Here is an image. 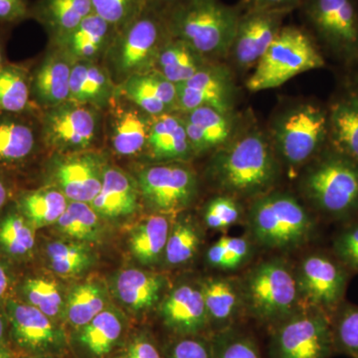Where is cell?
<instances>
[{
  "mask_svg": "<svg viewBox=\"0 0 358 358\" xmlns=\"http://www.w3.org/2000/svg\"><path fill=\"white\" fill-rule=\"evenodd\" d=\"M207 63L208 61L192 47L171 36L159 52L155 71L178 86L196 74Z\"/></svg>",
  "mask_w": 358,
  "mask_h": 358,
  "instance_id": "d6a6232c",
  "label": "cell"
},
{
  "mask_svg": "<svg viewBox=\"0 0 358 358\" xmlns=\"http://www.w3.org/2000/svg\"><path fill=\"white\" fill-rule=\"evenodd\" d=\"M236 95V85L229 66L209 62L187 81L178 85L176 113L185 114L201 107L233 113Z\"/></svg>",
  "mask_w": 358,
  "mask_h": 358,
  "instance_id": "2e32d148",
  "label": "cell"
},
{
  "mask_svg": "<svg viewBox=\"0 0 358 358\" xmlns=\"http://www.w3.org/2000/svg\"><path fill=\"white\" fill-rule=\"evenodd\" d=\"M279 169L271 138L252 127L238 131L227 145L216 150L210 176L222 194L256 199L270 192L279 178Z\"/></svg>",
  "mask_w": 358,
  "mask_h": 358,
  "instance_id": "6da1fadb",
  "label": "cell"
},
{
  "mask_svg": "<svg viewBox=\"0 0 358 358\" xmlns=\"http://www.w3.org/2000/svg\"><path fill=\"white\" fill-rule=\"evenodd\" d=\"M72 66L62 52L49 45L44 57L31 70L32 100L40 110L69 101Z\"/></svg>",
  "mask_w": 358,
  "mask_h": 358,
  "instance_id": "7402d4cb",
  "label": "cell"
},
{
  "mask_svg": "<svg viewBox=\"0 0 358 358\" xmlns=\"http://www.w3.org/2000/svg\"><path fill=\"white\" fill-rule=\"evenodd\" d=\"M124 333V324L117 313L103 310L86 326L78 329L77 343L94 358L110 355Z\"/></svg>",
  "mask_w": 358,
  "mask_h": 358,
  "instance_id": "1f68e13d",
  "label": "cell"
},
{
  "mask_svg": "<svg viewBox=\"0 0 358 358\" xmlns=\"http://www.w3.org/2000/svg\"><path fill=\"white\" fill-rule=\"evenodd\" d=\"M250 232L268 249H294L312 239L317 224L310 211L286 192H267L256 197L248 213Z\"/></svg>",
  "mask_w": 358,
  "mask_h": 358,
  "instance_id": "277c9868",
  "label": "cell"
},
{
  "mask_svg": "<svg viewBox=\"0 0 358 358\" xmlns=\"http://www.w3.org/2000/svg\"><path fill=\"white\" fill-rule=\"evenodd\" d=\"M0 112L39 114L31 95V69L23 64L7 63L0 70Z\"/></svg>",
  "mask_w": 358,
  "mask_h": 358,
  "instance_id": "4dcf8cb0",
  "label": "cell"
},
{
  "mask_svg": "<svg viewBox=\"0 0 358 358\" xmlns=\"http://www.w3.org/2000/svg\"><path fill=\"white\" fill-rule=\"evenodd\" d=\"M38 115L0 112V167L8 171L20 169L38 152Z\"/></svg>",
  "mask_w": 358,
  "mask_h": 358,
  "instance_id": "d6986e66",
  "label": "cell"
},
{
  "mask_svg": "<svg viewBox=\"0 0 358 358\" xmlns=\"http://www.w3.org/2000/svg\"><path fill=\"white\" fill-rule=\"evenodd\" d=\"M103 289L94 282H86L77 286L70 294L66 315L70 324L80 329L103 312Z\"/></svg>",
  "mask_w": 358,
  "mask_h": 358,
  "instance_id": "74e56055",
  "label": "cell"
},
{
  "mask_svg": "<svg viewBox=\"0 0 358 358\" xmlns=\"http://www.w3.org/2000/svg\"><path fill=\"white\" fill-rule=\"evenodd\" d=\"M193 155H203L227 145L239 131L234 113H223L209 107L197 108L181 114Z\"/></svg>",
  "mask_w": 358,
  "mask_h": 358,
  "instance_id": "44dd1931",
  "label": "cell"
},
{
  "mask_svg": "<svg viewBox=\"0 0 358 358\" xmlns=\"http://www.w3.org/2000/svg\"><path fill=\"white\" fill-rule=\"evenodd\" d=\"M164 288L160 275L150 274L138 268L124 271L115 281V289L122 303L136 310L150 308L159 300Z\"/></svg>",
  "mask_w": 358,
  "mask_h": 358,
  "instance_id": "e575fe53",
  "label": "cell"
},
{
  "mask_svg": "<svg viewBox=\"0 0 358 358\" xmlns=\"http://www.w3.org/2000/svg\"><path fill=\"white\" fill-rule=\"evenodd\" d=\"M13 286V278L6 264L0 260V301H6L7 296Z\"/></svg>",
  "mask_w": 358,
  "mask_h": 358,
  "instance_id": "11a10c76",
  "label": "cell"
},
{
  "mask_svg": "<svg viewBox=\"0 0 358 358\" xmlns=\"http://www.w3.org/2000/svg\"><path fill=\"white\" fill-rule=\"evenodd\" d=\"M141 196L157 211L180 210L194 199L196 176L182 162H160L143 169L138 174Z\"/></svg>",
  "mask_w": 358,
  "mask_h": 358,
  "instance_id": "5bb4252c",
  "label": "cell"
},
{
  "mask_svg": "<svg viewBox=\"0 0 358 358\" xmlns=\"http://www.w3.org/2000/svg\"><path fill=\"white\" fill-rule=\"evenodd\" d=\"M301 190L322 218L345 223L358 218V164L327 147L305 166Z\"/></svg>",
  "mask_w": 358,
  "mask_h": 358,
  "instance_id": "3957f363",
  "label": "cell"
},
{
  "mask_svg": "<svg viewBox=\"0 0 358 358\" xmlns=\"http://www.w3.org/2000/svg\"><path fill=\"white\" fill-rule=\"evenodd\" d=\"M211 341L199 336H183L169 350L167 358H211Z\"/></svg>",
  "mask_w": 358,
  "mask_h": 358,
  "instance_id": "c3c4849f",
  "label": "cell"
},
{
  "mask_svg": "<svg viewBox=\"0 0 358 358\" xmlns=\"http://www.w3.org/2000/svg\"><path fill=\"white\" fill-rule=\"evenodd\" d=\"M319 44L307 28L282 26L246 81L252 93L275 89L310 71L326 67Z\"/></svg>",
  "mask_w": 358,
  "mask_h": 358,
  "instance_id": "5b68a950",
  "label": "cell"
},
{
  "mask_svg": "<svg viewBox=\"0 0 358 358\" xmlns=\"http://www.w3.org/2000/svg\"><path fill=\"white\" fill-rule=\"evenodd\" d=\"M225 253L224 270H233L240 267L251 253V245L242 237L223 236L219 239Z\"/></svg>",
  "mask_w": 358,
  "mask_h": 358,
  "instance_id": "681fc988",
  "label": "cell"
},
{
  "mask_svg": "<svg viewBox=\"0 0 358 358\" xmlns=\"http://www.w3.org/2000/svg\"><path fill=\"white\" fill-rule=\"evenodd\" d=\"M60 230L78 240H95L99 232V215L90 203L69 201L57 221Z\"/></svg>",
  "mask_w": 358,
  "mask_h": 358,
  "instance_id": "60d3db41",
  "label": "cell"
},
{
  "mask_svg": "<svg viewBox=\"0 0 358 358\" xmlns=\"http://www.w3.org/2000/svg\"><path fill=\"white\" fill-rule=\"evenodd\" d=\"M208 315L209 327L214 333L233 327L243 307L241 289L227 278H211L201 286Z\"/></svg>",
  "mask_w": 358,
  "mask_h": 358,
  "instance_id": "f546056e",
  "label": "cell"
},
{
  "mask_svg": "<svg viewBox=\"0 0 358 358\" xmlns=\"http://www.w3.org/2000/svg\"><path fill=\"white\" fill-rule=\"evenodd\" d=\"M121 358H164L150 339L140 336L129 343Z\"/></svg>",
  "mask_w": 358,
  "mask_h": 358,
  "instance_id": "f5cc1de1",
  "label": "cell"
},
{
  "mask_svg": "<svg viewBox=\"0 0 358 358\" xmlns=\"http://www.w3.org/2000/svg\"><path fill=\"white\" fill-rule=\"evenodd\" d=\"M199 233L190 224L180 222L169 232L164 254L167 263L180 265L189 261L199 248Z\"/></svg>",
  "mask_w": 358,
  "mask_h": 358,
  "instance_id": "f6af8a7d",
  "label": "cell"
},
{
  "mask_svg": "<svg viewBox=\"0 0 358 358\" xmlns=\"http://www.w3.org/2000/svg\"><path fill=\"white\" fill-rule=\"evenodd\" d=\"M211 341V358H262L256 338L231 327L214 333Z\"/></svg>",
  "mask_w": 358,
  "mask_h": 358,
  "instance_id": "ab89813d",
  "label": "cell"
},
{
  "mask_svg": "<svg viewBox=\"0 0 358 358\" xmlns=\"http://www.w3.org/2000/svg\"><path fill=\"white\" fill-rule=\"evenodd\" d=\"M303 0H241L238 6L242 11L250 10H289L300 7Z\"/></svg>",
  "mask_w": 358,
  "mask_h": 358,
  "instance_id": "816d5d0a",
  "label": "cell"
},
{
  "mask_svg": "<svg viewBox=\"0 0 358 358\" xmlns=\"http://www.w3.org/2000/svg\"><path fill=\"white\" fill-rule=\"evenodd\" d=\"M291 13L289 10L242 11L227 57L232 65L242 72L253 70Z\"/></svg>",
  "mask_w": 358,
  "mask_h": 358,
  "instance_id": "9a60e30c",
  "label": "cell"
},
{
  "mask_svg": "<svg viewBox=\"0 0 358 358\" xmlns=\"http://www.w3.org/2000/svg\"><path fill=\"white\" fill-rule=\"evenodd\" d=\"M240 289L244 308L262 324L275 326L298 310L296 274L281 259L264 261L252 268Z\"/></svg>",
  "mask_w": 358,
  "mask_h": 358,
  "instance_id": "9c48e42d",
  "label": "cell"
},
{
  "mask_svg": "<svg viewBox=\"0 0 358 358\" xmlns=\"http://www.w3.org/2000/svg\"><path fill=\"white\" fill-rule=\"evenodd\" d=\"M14 358H51L49 357H40V355H15Z\"/></svg>",
  "mask_w": 358,
  "mask_h": 358,
  "instance_id": "6125c7cd",
  "label": "cell"
},
{
  "mask_svg": "<svg viewBox=\"0 0 358 358\" xmlns=\"http://www.w3.org/2000/svg\"><path fill=\"white\" fill-rule=\"evenodd\" d=\"M169 38L164 13L148 4L136 20L117 31L103 63L120 85L133 75L155 71L159 52Z\"/></svg>",
  "mask_w": 358,
  "mask_h": 358,
  "instance_id": "8992f818",
  "label": "cell"
},
{
  "mask_svg": "<svg viewBox=\"0 0 358 358\" xmlns=\"http://www.w3.org/2000/svg\"><path fill=\"white\" fill-rule=\"evenodd\" d=\"M30 6L28 0H0V25L13 27L30 20Z\"/></svg>",
  "mask_w": 358,
  "mask_h": 358,
  "instance_id": "f907efd6",
  "label": "cell"
},
{
  "mask_svg": "<svg viewBox=\"0 0 358 358\" xmlns=\"http://www.w3.org/2000/svg\"><path fill=\"white\" fill-rule=\"evenodd\" d=\"M352 273L333 252H315L301 261L296 274L299 294L306 306L324 310L331 317L345 301Z\"/></svg>",
  "mask_w": 358,
  "mask_h": 358,
  "instance_id": "7c38bea8",
  "label": "cell"
},
{
  "mask_svg": "<svg viewBox=\"0 0 358 358\" xmlns=\"http://www.w3.org/2000/svg\"><path fill=\"white\" fill-rule=\"evenodd\" d=\"M15 355L10 346L0 345V358H14Z\"/></svg>",
  "mask_w": 358,
  "mask_h": 358,
  "instance_id": "94428289",
  "label": "cell"
},
{
  "mask_svg": "<svg viewBox=\"0 0 358 358\" xmlns=\"http://www.w3.org/2000/svg\"><path fill=\"white\" fill-rule=\"evenodd\" d=\"M24 303H29L47 317H57L62 308V298L55 282L43 278H27L20 287Z\"/></svg>",
  "mask_w": 358,
  "mask_h": 358,
  "instance_id": "b9f144b4",
  "label": "cell"
},
{
  "mask_svg": "<svg viewBox=\"0 0 358 358\" xmlns=\"http://www.w3.org/2000/svg\"><path fill=\"white\" fill-rule=\"evenodd\" d=\"M9 322V346L16 355H40L58 352L65 345L63 331L38 308L20 300L4 303Z\"/></svg>",
  "mask_w": 358,
  "mask_h": 358,
  "instance_id": "4fadbf2b",
  "label": "cell"
},
{
  "mask_svg": "<svg viewBox=\"0 0 358 358\" xmlns=\"http://www.w3.org/2000/svg\"><path fill=\"white\" fill-rule=\"evenodd\" d=\"M299 9L322 53L345 70L358 64V0H303Z\"/></svg>",
  "mask_w": 358,
  "mask_h": 358,
  "instance_id": "ba28073f",
  "label": "cell"
},
{
  "mask_svg": "<svg viewBox=\"0 0 358 358\" xmlns=\"http://www.w3.org/2000/svg\"><path fill=\"white\" fill-rule=\"evenodd\" d=\"M0 345H9V322L4 306L0 308Z\"/></svg>",
  "mask_w": 358,
  "mask_h": 358,
  "instance_id": "9f6ffc18",
  "label": "cell"
},
{
  "mask_svg": "<svg viewBox=\"0 0 358 358\" xmlns=\"http://www.w3.org/2000/svg\"><path fill=\"white\" fill-rule=\"evenodd\" d=\"M183 0H148V4L157 7L159 10L164 11L171 8Z\"/></svg>",
  "mask_w": 358,
  "mask_h": 358,
  "instance_id": "91938a15",
  "label": "cell"
},
{
  "mask_svg": "<svg viewBox=\"0 0 358 358\" xmlns=\"http://www.w3.org/2000/svg\"><path fill=\"white\" fill-rule=\"evenodd\" d=\"M105 113V134L115 154L134 157L145 152L152 117L117 93Z\"/></svg>",
  "mask_w": 358,
  "mask_h": 358,
  "instance_id": "ac0fdd59",
  "label": "cell"
},
{
  "mask_svg": "<svg viewBox=\"0 0 358 358\" xmlns=\"http://www.w3.org/2000/svg\"><path fill=\"white\" fill-rule=\"evenodd\" d=\"M327 108L317 102L294 103L278 115L271 141L287 166H307L327 147Z\"/></svg>",
  "mask_w": 358,
  "mask_h": 358,
  "instance_id": "52a82bcc",
  "label": "cell"
},
{
  "mask_svg": "<svg viewBox=\"0 0 358 358\" xmlns=\"http://www.w3.org/2000/svg\"><path fill=\"white\" fill-rule=\"evenodd\" d=\"M11 26L0 25V70L7 64L6 55H4V48H6V41L7 39V32L10 29Z\"/></svg>",
  "mask_w": 358,
  "mask_h": 358,
  "instance_id": "6f0895ef",
  "label": "cell"
},
{
  "mask_svg": "<svg viewBox=\"0 0 358 358\" xmlns=\"http://www.w3.org/2000/svg\"><path fill=\"white\" fill-rule=\"evenodd\" d=\"M162 13L173 38L208 62H220L228 57L242 9L221 0H183Z\"/></svg>",
  "mask_w": 358,
  "mask_h": 358,
  "instance_id": "7a4b0ae2",
  "label": "cell"
},
{
  "mask_svg": "<svg viewBox=\"0 0 358 358\" xmlns=\"http://www.w3.org/2000/svg\"><path fill=\"white\" fill-rule=\"evenodd\" d=\"M331 252L350 273H358V218L343 223L334 238Z\"/></svg>",
  "mask_w": 358,
  "mask_h": 358,
  "instance_id": "bcb514c9",
  "label": "cell"
},
{
  "mask_svg": "<svg viewBox=\"0 0 358 358\" xmlns=\"http://www.w3.org/2000/svg\"><path fill=\"white\" fill-rule=\"evenodd\" d=\"M13 196V183L9 171L0 167V213L10 203Z\"/></svg>",
  "mask_w": 358,
  "mask_h": 358,
  "instance_id": "db71d44e",
  "label": "cell"
},
{
  "mask_svg": "<svg viewBox=\"0 0 358 358\" xmlns=\"http://www.w3.org/2000/svg\"><path fill=\"white\" fill-rule=\"evenodd\" d=\"M327 147L358 164V93L343 83L327 106Z\"/></svg>",
  "mask_w": 358,
  "mask_h": 358,
  "instance_id": "cb8c5ba5",
  "label": "cell"
},
{
  "mask_svg": "<svg viewBox=\"0 0 358 358\" xmlns=\"http://www.w3.org/2000/svg\"><path fill=\"white\" fill-rule=\"evenodd\" d=\"M117 33L114 26L93 13L74 29L49 45L62 52L73 64L82 61L103 62Z\"/></svg>",
  "mask_w": 358,
  "mask_h": 358,
  "instance_id": "ffe728a7",
  "label": "cell"
},
{
  "mask_svg": "<svg viewBox=\"0 0 358 358\" xmlns=\"http://www.w3.org/2000/svg\"><path fill=\"white\" fill-rule=\"evenodd\" d=\"M93 13L119 31L136 20L148 6V0H91Z\"/></svg>",
  "mask_w": 358,
  "mask_h": 358,
  "instance_id": "ee69618b",
  "label": "cell"
},
{
  "mask_svg": "<svg viewBox=\"0 0 358 358\" xmlns=\"http://www.w3.org/2000/svg\"><path fill=\"white\" fill-rule=\"evenodd\" d=\"M329 317L336 355L358 358V306L343 301Z\"/></svg>",
  "mask_w": 358,
  "mask_h": 358,
  "instance_id": "f35d334b",
  "label": "cell"
},
{
  "mask_svg": "<svg viewBox=\"0 0 358 358\" xmlns=\"http://www.w3.org/2000/svg\"><path fill=\"white\" fill-rule=\"evenodd\" d=\"M117 93L152 117L176 113L178 86L157 71L127 78L117 85Z\"/></svg>",
  "mask_w": 358,
  "mask_h": 358,
  "instance_id": "603a6c76",
  "label": "cell"
},
{
  "mask_svg": "<svg viewBox=\"0 0 358 358\" xmlns=\"http://www.w3.org/2000/svg\"><path fill=\"white\" fill-rule=\"evenodd\" d=\"M117 85L103 62L82 61L73 64L69 101L105 112L117 95Z\"/></svg>",
  "mask_w": 358,
  "mask_h": 358,
  "instance_id": "484cf974",
  "label": "cell"
},
{
  "mask_svg": "<svg viewBox=\"0 0 358 358\" xmlns=\"http://www.w3.org/2000/svg\"><path fill=\"white\" fill-rule=\"evenodd\" d=\"M46 253L52 270L62 277L79 274L90 263L88 251L79 244L53 242L47 246Z\"/></svg>",
  "mask_w": 358,
  "mask_h": 358,
  "instance_id": "7bdbcfd3",
  "label": "cell"
},
{
  "mask_svg": "<svg viewBox=\"0 0 358 358\" xmlns=\"http://www.w3.org/2000/svg\"><path fill=\"white\" fill-rule=\"evenodd\" d=\"M93 13L91 0H36L30 6V20L37 21L55 41Z\"/></svg>",
  "mask_w": 358,
  "mask_h": 358,
  "instance_id": "f1b7e54d",
  "label": "cell"
},
{
  "mask_svg": "<svg viewBox=\"0 0 358 358\" xmlns=\"http://www.w3.org/2000/svg\"><path fill=\"white\" fill-rule=\"evenodd\" d=\"M345 71V83L358 93V64Z\"/></svg>",
  "mask_w": 358,
  "mask_h": 358,
  "instance_id": "680465c9",
  "label": "cell"
},
{
  "mask_svg": "<svg viewBox=\"0 0 358 358\" xmlns=\"http://www.w3.org/2000/svg\"><path fill=\"white\" fill-rule=\"evenodd\" d=\"M106 166L103 157L91 150L56 154L51 176L69 201L91 203L102 187Z\"/></svg>",
  "mask_w": 358,
  "mask_h": 358,
  "instance_id": "e0dca14e",
  "label": "cell"
},
{
  "mask_svg": "<svg viewBox=\"0 0 358 358\" xmlns=\"http://www.w3.org/2000/svg\"><path fill=\"white\" fill-rule=\"evenodd\" d=\"M164 324L183 336H199L209 327L201 288L181 285L167 296L162 308Z\"/></svg>",
  "mask_w": 358,
  "mask_h": 358,
  "instance_id": "d4e9b609",
  "label": "cell"
},
{
  "mask_svg": "<svg viewBox=\"0 0 358 358\" xmlns=\"http://www.w3.org/2000/svg\"><path fill=\"white\" fill-rule=\"evenodd\" d=\"M103 119L102 110L72 101L40 110L42 145L56 154L90 150L103 134Z\"/></svg>",
  "mask_w": 358,
  "mask_h": 358,
  "instance_id": "8fae6325",
  "label": "cell"
},
{
  "mask_svg": "<svg viewBox=\"0 0 358 358\" xmlns=\"http://www.w3.org/2000/svg\"><path fill=\"white\" fill-rule=\"evenodd\" d=\"M35 231L14 203L13 209L0 216V252L13 260L27 258L36 244Z\"/></svg>",
  "mask_w": 358,
  "mask_h": 358,
  "instance_id": "d590c367",
  "label": "cell"
},
{
  "mask_svg": "<svg viewBox=\"0 0 358 358\" xmlns=\"http://www.w3.org/2000/svg\"><path fill=\"white\" fill-rule=\"evenodd\" d=\"M68 203L67 197L52 186L21 193L15 202L21 213L36 229L57 223Z\"/></svg>",
  "mask_w": 358,
  "mask_h": 358,
  "instance_id": "836d02e7",
  "label": "cell"
},
{
  "mask_svg": "<svg viewBox=\"0 0 358 358\" xmlns=\"http://www.w3.org/2000/svg\"><path fill=\"white\" fill-rule=\"evenodd\" d=\"M140 196L138 181L119 167L107 164L100 192L90 205L99 216L117 218L134 213Z\"/></svg>",
  "mask_w": 358,
  "mask_h": 358,
  "instance_id": "4316f807",
  "label": "cell"
},
{
  "mask_svg": "<svg viewBox=\"0 0 358 358\" xmlns=\"http://www.w3.org/2000/svg\"><path fill=\"white\" fill-rule=\"evenodd\" d=\"M241 206L230 195L214 197L205 207L204 220L212 229H225L241 217Z\"/></svg>",
  "mask_w": 358,
  "mask_h": 358,
  "instance_id": "7dc6e473",
  "label": "cell"
},
{
  "mask_svg": "<svg viewBox=\"0 0 358 358\" xmlns=\"http://www.w3.org/2000/svg\"><path fill=\"white\" fill-rule=\"evenodd\" d=\"M169 236V220L162 215L150 216L131 235V251L141 262L154 263L166 250Z\"/></svg>",
  "mask_w": 358,
  "mask_h": 358,
  "instance_id": "8d00e7d4",
  "label": "cell"
},
{
  "mask_svg": "<svg viewBox=\"0 0 358 358\" xmlns=\"http://www.w3.org/2000/svg\"><path fill=\"white\" fill-rule=\"evenodd\" d=\"M268 358H331L336 355L331 317L306 306L272 327Z\"/></svg>",
  "mask_w": 358,
  "mask_h": 358,
  "instance_id": "30bf717a",
  "label": "cell"
},
{
  "mask_svg": "<svg viewBox=\"0 0 358 358\" xmlns=\"http://www.w3.org/2000/svg\"><path fill=\"white\" fill-rule=\"evenodd\" d=\"M145 150L159 164L189 159L193 152L182 115L169 113L152 117Z\"/></svg>",
  "mask_w": 358,
  "mask_h": 358,
  "instance_id": "83f0119b",
  "label": "cell"
}]
</instances>
